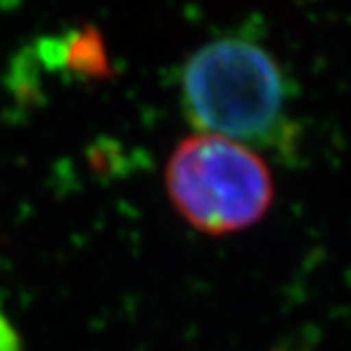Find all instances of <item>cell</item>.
<instances>
[{
    "mask_svg": "<svg viewBox=\"0 0 351 351\" xmlns=\"http://www.w3.org/2000/svg\"><path fill=\"white\" fill-rule=\"evenodd\" d=\"M0 351H21V341L11 319L0 307Z\"/></svg>",
    "mask_w": 351,
    "mask_h": 351,
    "instance_id": "obj_4",
    "label": "cell"
},
{
    "mask_svg": "<svg viewBox=\"0 0 351 351\" xmlns=\"http://www.w3.org/2000/svg\"><path fill=\"white\" fill-rule=\"evenodd\" d=\"M180 99L202 134L286 157L294 153L290 83L275 58L252 40L227 36L199 47L182 68Z\"/></svg>",
    "mask_w": 351,
    "mask_h": 351,
    "instance_id": "obj_1",
    "label": "cell"
},
{
    "mask_svg": "<svg viewBox=\"0 0 351 351\" xmlns=\"http://www.w3.org/2000/svg\"><path fill=\"white\" fill-rule=\"evenodd\" d=\"M165 189L176 212L214 237L254 227L275 197L271 169L254 148L202 132L173 148Z\"/></svg>",
    "mask_w": 351,
    "mask_h": 351,
    "instance_id": "obj_2",
    "label": "cell"
},
{
    "mask_svg": "<svg viewBox=\"0 0 351 351\" xmlns=\"http://www.w3.org/2000/svg\"><path fill=\"white\" fill-rule=\"evenodd\" d=\"M68 60L74 72L87 74V77H104L108 72V58H106L104 43L91 28L74 34Z\"/></svg>",
    "mask_w": 351,
    "mask_h": 351,
    "instance_id": "obj_3",
    "label": "cell"
}]
</instances>
